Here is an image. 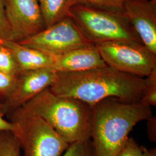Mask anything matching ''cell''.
Returning <instances> with one entry per match:
<instances>
[{"mask_svg":"<svg viewBox=\"0 0 156 156\" xmlns=\"http://www.w3.org/2000/svg\"><path fill=\"white\" fill-rule=\"evenodd\" d=\"M55 94L71 97L90 105L109 98L126 102H140L145 88V78L116 70L107 65L83 71L57 73L49 87Z\"/></svg>","mask_w":156,"mask_h":156,"instance_id":"cell-1","label":"cell"},{"mask_svg":"<svg viewBox=\"0 0 156 156\" xmlns=\"http://www.w3.org/2000/svg\"><path fill=\"white\" fill-rule=\"evenodd\" d=\"M91 106L90 138L96 156H116L134 126L153 116L151 106L115 98Z\"/></svg>","mask_w":156,"mask_h":156,"instance_id":"cell-2","label":"cell"},{"mask_svg":"<svg viewBox=\"0 0 156 156\" xmlns=\"http://www.w3.org/2000/svg\"><path fill=\"white\" fill-rule=\"evenodd\" d=\"M23 107L48 123L68 144L90 139L92 106L77 99L44 90Z\"/></svg>","mask_w":156,"mask_h":156,"instance_id":"cell-3","label":"cell"},{"mask_svg":"<svg viewBox=\"0 0 156 156\" xmlns=\"http://www.w3.org/2000/svg\"><path fill=\"white\" fill-rule=\"evenodd\" d=\"M69 17L93 44L113 41L142 43L121 11L76 4Z\"/></svg>","mask_w":156,"mask_h":156,"instance_id":"cell-4","label":"cell"},{"mask_svg":"<svg viewBox=\"0 0 156 156\" xmlns=\"http://www.w3.org/2000/svg\"><path fill=\"white\" fill-rule=\"evenodd\" d=\"M6 117L23 156H61L69 145L42 118L20 107Z\"/></svg>","mask_w":156,"mask_h":156,"instance_id":"cell-5","label":"cell"},{"mask_svg":"<svg viewBox=\"0 0 156 156\" xmlns=\"http://www.w3.org/2000/svg\"><path fill=\"white\" fill-rule=\"evenodd\" d=\"M94 45L106 65L119 71L146 78L156 68V55L142 43L113 41Z\"/></svg>","mask_w":156,"mask_h":156,"instance_id":"cell-6","label":"cell"},{"mask_svg":"<svg viewBox=\"0 0 156 156\" xmlns=\"http://www.w3.org/2000/svg\"><path fill=\"white\" fill-rule=\"evenodd\" d=\"M18 43L54 56L93 44L70 17Z\"/></svg>","mask_w":156,"mask_h":156,"instance_id":"cell-7","label":"cell"},{"mask_svg":"<svg viewBox=\"0 0 156 156\" xmlns=\"http://www.w3.org/2000/svg\"><path fill=\"white\" fill-rule=\"evenodd\" d=\"M56 77L57 73L50 68L20 73L11 93L0 100V113L2 116H7L23 106L42 91L50 87L55 83Z\"/></svg>","mask_w":156,"mask_h":156,"instance_id":"cell-8","label":"cell"},{"mask_svg":"<svg viewBox=\"0 0 156 156\" xmlns=\"http://www.w3.org/2000/svg\"><path fill=\"white\" fill-rule=\"evenodd\" d=\"M5 10L12 41L19 42L46 28L38 0H5Z\"/></svg>","mask_w":156,"mask_h":156,"instance_id":"cell-9","label":"cell"},{"mask_svg":"<svg viewBox=\"0 0 156 156\" xmlns=\"http://www.w3.org/2000/svg\"><path fill=\"white\" fill-rule=\"evenodd\" d=\"M122 13L142 44L156 55V0H125Z\"/></svg>","mask_w":156,"mask_h":156,"instance_id":"cell-10","label":"cell"},{"mask_svg":"<svg viewBox=\"0 0 156 156\" xmlns=\"http://www.w3.org/2000/svg\"><path fill=\"white\" fill-rule=\"evenodd\" d=\"M105 66L97 48L93 44L54 56L52 69L56 73H74Z\"/></svg>","mask_w":156,"mask_h":156,"instance_id":"cell-11","label":"cell"},{"mask_svg":"<svg viewBox=\"0 0 156 156\" xmlns=\"http://www.w3.org/2000/svg\"><path fill=\"white\" fill-rule=\"evenodd\" d=\"M2 44L11 50L22 72L53 68V56L12 41H4Z\"/></svg>","mask_w":156,"mask_h":156,"instance_id":"cell-12","label":"cell"},{"mask_svg":"<svg viewBox=\"0 0 156 156\" xmlns=\"http://www.w3.org/2000/svg\"><path fill=\"white\" fill-rule=\"evenodd\" d=\"M45 28H48L69 17L73 6L77 0H38Z\"/></svg>","mask_w":156,"mask_h":156,"instance_id":"cell-13","label":"cell"},{"mask_svg":"<svg viewBox=\"0 0 156 156\" xmlns=\"http://www.w3.org/2000/svg\"><path fill=\"white\" fill-rule=\"evenodd\" d=\"M0 71L14 77L22 73L11 50L2 44H0Z\"/></svg>","mask_w":156,"mask_h":156,"instance_id":"cell-14","label":"cell"},{"mask_svg":"<svg viewBox=\"0 0 156 156\" xmlns=\"http://www.w3.org/2000/svg\"><path fill=\"white\" fill-rule=\"evenodd\" d=\"M0 156H21V149L11 131L0 132Z\"/></svg>","mask_w":156,"mask_h":156,"instance_id":"cell-15","label":"cell"},{"mask_svg":"<svg viewBox=\"0 0 156 156\" xmlns=\"http://www.w3.org/2000/svg\"><path fill=\"white\" fill-rule=\"evenodd\" d=\"M61 156H96L91 138L70 144Z\"/></svg>","mask_w":156,"mask_h":156,"instance_id":"cell-16","label":"cell"},{"mask_svg":"<svg viewBox=\"0 0 156 156\" xmlns=\"http://www.w3.org/2000/svg\"><path fill=\"white\" fill-rule=\"evenodd\" d=\"M140 102L145 105H156V68L145 78V88Z\"/></svg>","mask_w":156,"mask_h":156,"instance_id":"cell-17","label":"cell"},{"mask_svg":"<svg viewBox=\"0 0 156 156\" xmlns=\"http://www.w3.org/2000/svg\"><path fill=\"white\" fill-rule=\"evenodd\" d=\"M125 0H77L78 4L122 12Z\"/></svg>","mask_w":156,"mask_h":156,"instance_id":"cell-18","label":"cell"},{"mask_svg":"<svg viewBox=\"0 0 156 156\" xmlns=\"http://www.w3.org/2000/svg\"><path fill=\"white\" fill-rule=\"evenodd\" d=\"M12 41L11 30L6 16L5 0H0V44Z\"/></svg>","mask_w":156,"mask_h":156,"instance_id":"cell-19","label":"cell"},{"mask_svg":"<svg viewBox=\"0 0 156 156\" xmlns=\"http://www.w3.org/2000/svg\"><path fill=\"white\" fill-rule=\"evenodd\" d=\"M17 77L8 75L0 71V100L11 93L17 82Z\"/></svg>","mask_w":156,"mask_h":156,"instance_id":"cell-20","label":"cell"},{"mask_svg":"<svg viewBox=\"0 0 156 156\" xmlns=\"http://www.w3.org/2000/svg\"><path fill=\"white\" fill-rule=\"evenodd\" d=\"M145 148L138 145L131 138H128L116 156H142Z\"/></svg>","mask_w":156,"mask_h":156,"instance_id":"cell-21","label":"cell"},{"mask_svg":"<svg viewBox=\"0 0 156 156\" xmlns=\"http://www.w3.org/2000/svg\"><path fill=\"white\" fill-rule=\"evenodd\" d=\"M156 117L152 116L147 120V133L149 138L153 142H156Z\"/></svg>","mask_w":156,"mask_h":156,"instance_id":"cell-22","label":"cell"},{"mask_svg":"<svg viewBox=\"0 0 156 156\" xmlns=\"http://www.w3.org/2000/svg\"><path fill=\"white\" fill-rule=\"evenodd\" d=\"M13 129V124L9 121L3 118V116L0 113V132L12 131Z\"/></svg>","mask_w":156,"mask_h":156,"instance_id":"cell-23","label":"cell"},{"mask_svg":"<svg viewBox=\"0 0 156 156\" xmlns=\"http://www.w3.org/2000/svg\"><path fill=\"white\" fill-rule=\"evenodd\" d=\"M142 156H156V148H152L149 150L145 149Z\"/></svg>","mask_w":156,"mask_h":156,"instance_id":"cell-24","label":"cell"}]
</instances>
